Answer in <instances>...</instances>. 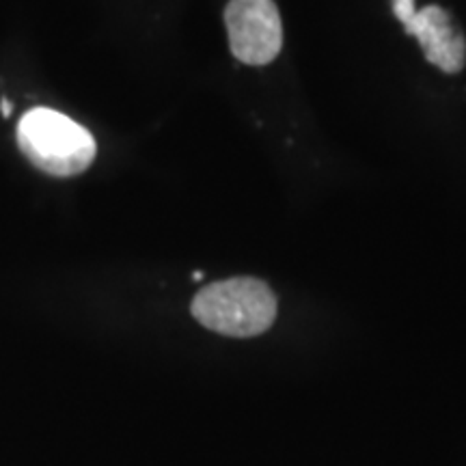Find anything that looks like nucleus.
<instances>
[{"instance_id":"1","label":"nucleus","mask_w":466,"mask_h":466,"mask_svg":"<svg viewBox=\"0 0 466 466\" xmlns=\"http://www.w3.org/2000/svg\"><path fill=\"white\" fill-rule=\"evenodd\" d=\"M206 329L227 337H255L266 333L277 318V299L264 281L236 277L203 288L190 307Z\"/></svg>"},{"instance_id":"2","label":"nucleus","mask_w":466,"mask_h":466,"mask_svg":"<svg viewBox=\"0 0 466 466\" xmlns=\"http://www.w3.org/2000/svg\"><path fill=\"white\" fill-rule=\"evenodd\" d=\"M17 145L39 171L55 177H74L86 171L96 158L91 132L50 108H35L17 124Z\"/></svg>"},{"instance_id":"3","label":"nucleus","mask_w":466,"mask_h":466,"mask_svg":"<svg viewBox=\"0 0 466 466\" xmlns=\"http://www.w3.org/2000/svg\"><path fill=\"white\" fill-rule=\"evenodd\" d=\"M225 26L233 56L247 66H268L283 48V26L272 0H229Z\"/></svg>"},{"instance_id":"4","label":"nucleus","mask_w":466,"mask_h":466,"mask_svg":"<svg viewBox=\"0 0 466 466\" xmlns=\"http://www.w3.org/2000/svg\"><path fill=\"white\" fill-rule=\"evenodd\" d=\"M404 31L417 39L425 58L445 74L462 72L466 63V39L456 20L442 7L428 5L417 9Z\"/></svg>"},{"instance_id":"5","label":"nucleus","mask_w":466,"mask_h":466,"mask_svg":"<svg viewBox=\"0 0 466 466\" xmlns=\"http://www.w3.org/2000/svg\"><path fill=\"white\" fill-rule=\"evenodd\" d=\"M391 3H393V14L401 22V25H406V22L415 15V11H417L415 0H391Z\"/></svg>"}]
</instances>
